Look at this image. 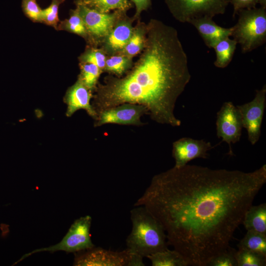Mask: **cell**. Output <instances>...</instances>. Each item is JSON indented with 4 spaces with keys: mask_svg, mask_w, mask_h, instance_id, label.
<instances>
[{
    "mask_svg": "<svg viewBox=\"0 0 266 266\" xmlns=\"http://www.w3.org/2000/svg\"><path fill=\"white\" fill-rule=\"evenodd\" d=\"M266 182V165L245 172L187 164L154 175L134 206L162 224L168 245L189 266H207L229 246Z\"/></svg>",
    "mask_w": 266,
    "mask_h": 266,
    "instance_id": "obj_1",
    "label": "cell"
},
{
    "mask_svg": "<svg viewBox=\"0 0 266 266\" xmlns=\"http://www.w3.org/2000/svg\"><path fill=\"white\" fill-rule=\"evenodd\" d=\"M191 79L188 58L177 30L151 19L146 24L144 47L122 76L110 74L98 83L92 105L98 114L125 103L145 106L151 119L172 127L181 125L175 103Z\"/></svg>",
    "mask_w": 266,
    "mask_h": 266,
    "instance_id": "obj_2",
    "label": "cell"
},
{
    "mask_svg": "<svg viewBox=\"0 0 266 266\" xmlns=\"http://www.w3.org/2000/svg\"><path fill=\"white\" fill-rule=\"evenodd\" d=\"M130 211L132 228L126 238L130 252L143 258L167 248L166 235L162 224L144 206Z\"/></svg>",
    "mask_w": 266,
    "mask_h": 266,
    "instance_id": "obj_3",
    "label": "cell"
},
{
    "mask_svg": "<svg viewBox=\"0 0 266 266\" xmlns=\"http://www.w3.org/2000/svg\"><path fill=\"white\" fill-rule=\"evenodd\" d=\"M231 36L240 45L242 52H251L266 41V8L243 9L238 13Z\"/></svg>",
    "mask_w": 266,
    "mask_h": 266,
    "instance_id": "obj_4",
    "label": "cell"
},
{
    "mask_svg": "<svg viewBox=\"0 0 266 266\" xmlns=\"http://www.w3.org/2000/svg\"><path fill=\"white\" fill-rule=\"evenodd\" d=\"M92 217L90 215L81 217L71 224L66 234L57 244L48 247L39 248L24 255L15 264L31 255L43 251L55 252L64 251L67 253H76L95 246L92 241L90 228Z\"/></svg>",
    "mask_w": 266,
    "mask_h": 266,
    "instance_id": "obj_5",
    "label": "cell"
},
{
    "mask_svg": "<svg viewBox=\"0 0 266 266\" xmlns=\"http://www.w3.org/2000/svg\"><path fill=\"white\" fill-rule=\"evenodd\" d=\"M172 16L181 23L225 13L230 0H165Z\"/></svg>",
    "mask_w": 266,
    "mask_h": 266,
    "instance_id": "obj_6",
    "label": "cell"
},
{
    "mask_svg": "<svg viewBox=\"0 0 266 266\" xmlns=\"http://www.w3.org/2000/svg\"><path fill=\"white\" fill-rule=\"evenodd\" d=\"M76 8L86 28L92 46L101 44L115 23L125 11L116 10L113 13H102L85 4L81 0L75 1Z\"/></svg>",
    "mask_w": 266,
    "mask_h": 266,
    "instance_id": "obj_7",
    "label": "cell"
},
{
    "mask_svg": "<svg viewBox=\"0 0 266 266\" xmlns=\"http://www.w3.org/2000/svg\"><path fill=\"white\" fill-rule=\"evenodd\" d=\"M266 103V86L256 91L254 99L250 102L236 106L240 113L242 126L248 134L252 145L259 140L261 136V126Z\"/></svg>",
    "mask_w": 266,
    "mask_h": 266,
    "instance_id": "obj_8",
    "label": "cell"
},
{
    "mask_svg": "<svg viewBox=\"0 0 266 266\" xmlns=\"http://www.w3.org/2000/svg\"><path fill=\"white\" fill-rule=\"evenodd\" d=\"M133 253L126 249L121 251L93 247L75 255L74 266H132Z\"/></svg>",
    "mask_w": 266,
    "mask_h": 266,
    "instance_id": "obj_9",
    "label": "cell"
},
{
    "mask_svg": "<svg viewBox=\"0 0 266 266\" xmlns=\"http://www.w3.org/2000/svg\"><path fill=\"white\" fill-rule=\"evenodd\" d=\"M217 135L229 146V154L233 155L232 144L239 141L243 128L239 111L232 102H225L217 113Z\"/></svg>",
    "mask_w": 266,
    "mask_h": 266,
    "instance_id": "obj_10",
    "label": "cell"
},
{
    "mask_svg": "<svg viewBox=\"0 0 266 266\" xmlns=\"http://www.w3.org/2000/svg\"><path fill=\"white\" fill-rule=\"evenodd\" d=\"M148 114L143 105L125 103L103 110L98 113L94 126L98 127L107 124L140 126L145 124L140 120L144 114Z\"/></svg>",
    "mask_w": 266,
    "mask_h": 266,
    "instance_id": "obj_11",
    "label": "cell"
},
{
    "mask_svg": "<svg viewBox=\"0 0 266 266\" xmlns=\"http://www.w3.org/2000/svg\"><path fill=\"white\" fill-rule=\"evenodd\" d=\"M135 20L124 12L116 21L108 34L100 44V48L107 56L119 54L130 39L134 30L133 23Z\"/></svg>",
    "mask_w": 266,
    "mask_h": 266,
    "instance_id": "obj_12",
    "label": "cell"
},
{
    "mask_svg": "<svg viewBox=\"0 0 266 266\" xmlns=\"http://www.w3.org/2000/svg\"><path fill=\"white\" fill-rule=\"evenodd\" d=\"M214 147L209 141L182 137L172 144V155L175 160L174 166L180 167L197 158H207V152Z\"/></svg>",
    "mask_w": 266,
    "mask_h": 266,
    "instance_id": "obj_13",
    "label": "cell"
},
{
    "mask_svg": "<svg viewBox=\"0 0 266 266\" xmlns=\"http://www.w3.org/2000/svg\"><path fill=\"white\" fill-rule=\"evenodd\" d=\"M93 94V92L78 78L75 83L67 89L64 98V101L67 104L66 116L70 117L76 111L84 109L95 121L98 114L91 103Z\"/></svg>",
    "mask_w": 266,
    "mask_h": 266,
    "instance_id": "obj_14",
    "label": "cell"
},
{
    "mask_svg": "<svg viewBox=\"0 0 266 266\" xmlns=\"http://www.w3.org/2000/svg\"><path fill=\"white\" fill-rule=\"evenodd\" d=\"M208 17L193 19L189 22L197 29L205 44L209 48H213L220 40L231 36L232 27H222Z\"/></svg>",
    "mask_w": 266,
    "mask_h": 266,
    "instance_id": "obj_15",
    "label": "cell"
},
{
    "mask_svg": "<svg viewBox=\"0 0 266 266\" xmlns=\"http://www.w3.org/2000/svg\"><path fill=\"white\" fill-rule=\"evenodd\" d=\"M242 224L247 231L266 234V204L251 205L246 211Z\"/></svg>",
    "mask_w": 266,
    "mask_h": 266,
    "instance_id": "obj_16",
    "label": "cell"
},
{
    "mask_svg": "<svg viewBox=\"0 0 266 266\" xmlns=\"http://www.w3.org/2000/svg\"><path fill=\"white\" fill-rule=\"evenodd\" d=\"M146 34V24L138 21L130 39L119 54L133 58L140 53L145 46Z\"/></svg>",
    "mask_w": 266,
    "mask_h": 266,
    "instance_id": "obj_17",
    "label": "cell"
},
{
    "mask_svg": "<svg viewBox=\"0 0 266 266\" xmlns=\"http://www.w3.org/2000/svg\"><path fill=\"white\" fill-rule=\"evenodd\" d=\"M152 266H187L189 264L178 251L168 248L152 254L147 257Z\"/></svg>",
    "mask_w": 266,
    "mask_h": 266,
    "instance_id": "obj_18",
    "label": "cell"
},
{
    "mask_svg": "<svg viewBox=\"0 0 266 266\" xmlns=\"http://www.w3.org/2000/svg\"><path fill=\"white\" fill-rule=\"evenodd\" d=\"M237 43L233 39L225 38L219 41L213 47L216 53L215 66L223 68L231 62Z\"/></svg>",
    "mask_w": 266,
    "mask_h": 266,
    "instance_id": "obj_19",
    "label": "cell"
},
{
    "mask_svg": "<svg viewBox=\"0 0 266 266\" xmlns=\"http://www.w3.org/2000/svg\"><path fill=\"white\" fill-rule=\"evenodd\" d=\"M247 231L237 245L238 249H247L266 256V234Z\"/></svg>",
    "mask_w": 266,
    "mask_h": 266,
    "instance_id": "obj_20",
    "label": "cell"
},
{
    "mask_svg": "<svg viewBox=\"0 0 266 266\" xmlns=\"http://www.w3.org/2000/svg\"><path fill=\"white\" fill-rule=\"evenodd\" d=\"M133 64V58L122 54L107 56L103 71L121 77L132 67Z\"/></svg>",
    "mask_w": 266,
    "mask_h": 266,
    "instance_id": "obj_21",
    "label": "cell"
},
{
    "mask_svg": "<svg viewBox=\"0 0 266 266\" xmlns=\"http://www.w3.org/2000/svg\"><path fill=\"white\" fill-rule=\"evenodd\" d=\"M58 30H65L87 39L88 35L84 24L77 9L71 10L69 17L60 22Z\"/></svg>",
    "mask_w": 266,
    "mask_h": 266,
    "instance_id": "obj_22",
    "label": "cell"
},
{
    "mask_svg": "<svg viewBox=\"0 0 266 266\" xmlns=\"http://www.w3.org/2000/svg\"><path fill=\"white\" fill-rule=\"evenodd\" d=\"M81 1L88 6L102 13H109L112 10L127 11L132 7L128 0H89Z\"/></svg>",
    "mask_w": 266,
    "mask_h": 266,
    "instance_id": "obj_23",
    "label": "cell"
},
{
    "mask_svg": "<svg viewBox=\"0 0 266 266\" xmlns=\"http://www.w3.org/2000/svg\"><path fill=\"white\" fill-rule=\"evenodd\" d=\"M80 73L78 78L90 90L93 92L98 83L100 75L103 72L95 65L89 63H80Z\"/></svg>",
    "mask_w": 266,
    "mask_h": 266,
    "instance_id": "obj_24",
    "label": "cell"
},
{
    "mask_svg": "<svg viewBox=\"0 0 266 266\" xmlns=\"http://www.w3.org/2000/svg\"><path fill=\"white\" fill-rule=\"evenodd\" d=\"M237 266H265L266 256L253 251L238 249L235 254Z\"/></svg>",
    "mask_w": 266,
    "mask_h": 266,
    "instance_id": "obj_25",
    "label": "cell"
},
{
    "mask_svg": "<svg viewBox=\"0 0 266 266\" xmlns=\"http://www.w3.org/2000/svg\"><path fill=\"white\" fill-rule=\"evenodd\" d=\"M107 56L100 48L89 46L79 57L80 63H89L96 65L104 71Z\"/></svg>",
    "mask_w": 266,
    "mask_h": 266,
    "instance_id": "obj_26",
    "label": "cell"
},
{
    "mask_svg": "<svg viewBox=\"0 0 266 266\" xmlns=\"http://www.w3.org/2000/svg\"><path fill=\"white\" fill-rule=\"evenodd\" d=\"M65 0H52L50 5L42 9V23L58 30L60 23L59 18V7Z\"/></svg>",
    "mask_w": 266,
    "mask_h": 266,
    "instance_id": "obj_27",
    "label": "cell"
},
{
    "mask_svg": "<svg viewBox=\"0 0 266 266\" xmlns=\"http://www.w3.org/2000/svg\"><path fill=\"white\" fill-rule=\"evenodd\" d=\"M236 250L230 246L216 255L208 262V266H237L235 254Z\"/></svg>",
    "mask_w": 266,
    "mask_h": 266,
    "instance_id": "obj_28",
    "label": "cell"
},
{
    "mask_svg": "<svg viewBox=\"0 0 266 266\" xmlns=\"http://www.w3.org/2000/svg\"><path fill=\"white\" fill-rule=\"evenodd\" d=\"M22 7L26 16L31 20L42 23V9L36 0H22Z\"/></svg>",
    "mask_w": 266,
    "mask_h": 266,
    "instance_id": "obj_29",
    "label": "cell"
},
{
    "mask_svg": "<svg viewBox=\"0 0 266 266\" xmlns=\"http://www.w3.org/2000/svg\"><path fill=\"white\" fill-rule=\"evenodd\" d=\"M230 3L233 6V18L240 10L256 7L258 3L261 5V7L266 8V0H230Z\"/></svg>",
    "mask_w": 266,
    "mask_h": 266,
    "instance_id": "obj_30",
    "label": "cell"
},
{
    "mask_svg": "<svg viewBox=\"0 0 266 266\" xmlns=\"http://www.w3.org/2000/svg\"><path fill=\"white\" fill-rule=\"evenodd\" d=\"M134 3L136 11L133 18L135 20L139 18L141 12L148 9L150 5V0H132Z\"/></svg>",
    "mask_w": 266,
    "mask_h": 266,
    "instance_id": "obj_31",
    "label": "cell"
},
{
    "mask_svg": "<svg viewBox=\"0 0 266 266\" xmlns=\"http://www.w3.org/2000/svg\"></svg>",
    "mask_w": 266,
    "mask_h": 266,
    "instance_id": "obj_32",
    "label": "cell"
}]
</instances>
